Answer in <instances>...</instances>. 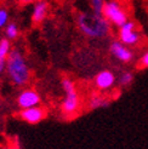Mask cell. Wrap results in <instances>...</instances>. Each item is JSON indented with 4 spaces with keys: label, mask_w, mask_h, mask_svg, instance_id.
<instances>
[{
    "label": "cell",
    "mask_w": 148,
    "mask_h": 149,
    "mask_svg": "<svg viewBox=\"0 0 148 149\" xmlns=\"http://www.w3.org/2000/svg\"><path fill=\"white\" fill-rule=\"evenodd\" d=\"M45 116H46L45 109L39 106L22 109L20 111V118L28 124H38V123L43 121L44 119H45Z\"/></svg>",
    "instance_id": "8"
},
{
    "label": "cell",
    "mask_w": 148,
    "mask_h": 149,
    "mask_svg": "<svg viewBox=\"0 0 148 149\" xmlns=\"http://www.w3.org/2000/svg\"><path fill=\"white\" fill-rule=\"evenodd\" d=\"M91 5V9L95 13H100L102 15V10H103V5H105V0H89Z\"/></svg>",
    "instance_id": "15"
},
{
    "label": "cell",
    "mask_w": 148,
    "mask_h": 149,
    "mask_svg": "<svg viewBox=\"0 0 148 149\" xmlns=\"http://www.w3.org/2000/svg\"><path fill=\"white\" fill-rule=\"evenodd\" d=\"M94 83H95V86H96L97 90H100V91H107V90H109V88H112L114 86V84H115V75L110 70L105 69V70L100 72L97 75H96Z\"/></svg>",
    "instance_id": "9"
},
{
    "label": "cell",
    "mask_w": 148,
    "mask_h": 149,
    "mask_svg": "<svg viewBox=\"0 0 148 149\" xmlns=\"http://www.w3.org/2000/svg\"><path fill=\"white\" fill-rule=\"evenodd\" d=\"M61 85L64 91V100L62 102L61 110L64 115L72 116L79 110V106H80L79 95L77 92L73 80H71L69 78H63L61 81Z\"/></svg>",
    "instance_id": "3"
},
{
    "label": "cell",
    "mask_w": 148,
    "mask_h": 149,
    "mask_svg": "<svg viewBox=\"0 0 148 149\" xmlns=\"http://www.w3.org/2000/svg\"><path fill=\"white\" fill-rule=\"evenodd\" d=\"M109 52L114 58L121 63H130L134 59V52L129 46L124 45L119 40H114L109 45Z\"/></svg>",
    "instance_id": "6"
},
{
    "label": "cell",
    "mask_w": 148,
    "mask_h": 149,
    "mask_svg": "<svg viewBox=\"0 0 148 149\" xmlns=\"http://www.w3.org/2000/svg\"><path fill=\"white\" fill-rule=\"evenodd\" d=\"M5 69H6V61H1V59H0V74Z\"/></svg>",
    "instance_id": "18"
},
{
    "label": "cell",
    "mask_w": 148,
    "mask_h": 149,
    "mask_svg": "<svg viewBox=\"0 0 148 149\" xmlns=\"http://www.w3.org/2000/svg\"><path fill=\"white\" fill-rule=\"evenodd\" d=\"M102 15L110 24L121 27L128 21V15L117 0H108L103 5Z\"/></svg>",
    "instance_id": "4"
},
{
    "label": "cell",
    "mask_w": 148,
    "mask_h": 149,
    "mask_svg": "<svg viewBox=\"0 0 148 149\" xmlns=\"http://www.w3.org/2000/svg\"><path fill=\"white\" fill-rule=\"evenodd\" d=\"M49 12V4L45 0H39L36 1L33 9V13H32V21L33 23H41V22L45 19V17L47 16Z\"/></svg>",
    "instance_id": "10"
},
{
    "label": "cell",
    "mask_w": 148,
    "mask_h": 149,
    "mask_svg": "<svg viewBox=\"0 0 148 149\" xmlns=\"http://www.w3.org/2000/svg\"><path fill=\"white\" fill-rule=\"evenodd\" d=\"M132 81H134V73L132 72H123L119 77V80H118V83L121 87H128L132 84Z\"/></svg>",
    "instance_id": "13"
},
{
    "label": "cell",
    "mask_w": 148,
    "mask_h": 149,
    "mask_svg": "<svg viewBox=\"0 0 148 149\" xmlns=\"http://www.w3.org/2000/svg\"><path fill=\"white\" fill-rule=\"evenodd\" d=\"M5 149H20L18 147H10V148H5Z\"/></svg>",
    "instance_id": "20"
},
{
    "label": "cell",
    "mask_w": 148,
    "mask_h": 149,
    "mask_svg": "<svg viewBox=\"0 0 148 149\" xmlns=\"http://www.w3.org/2000/svg\"><path fill=\"white\" fill-rule=\"evenodd\" d=\"M40 95L33 88H26L23 90L17 97V104L21 109H27L36 107L40 104Z\"/></svg>",
    "instance_id": "7"
},
{
    "label": "cell",
    "mask_w": 148,
    "mask_h": 149,
    "mask_svg": "<svg viewBox=\"0 0 148 149\" xmlns=\"http://www.w3.org/2000/svg\"><path fill=\"white\" fill-rule=\"evenodd\" d=\"M20 3H22V4H29V3H33V1H35V0H18Z\"/></svg>",
    "instance_id": "19"
},
{
    "label": "cell",
    "mask_w": 148,
    "mask_h": 149,
    "mask_svg": "<svg viewBox=\"0 0 148 149\" xmlns=\"http://www.w3.org/2000/svg\"><path fill=\"white\" fill-rule=\"evenodd\" d=\"M79 31L91 39H103L110 32V23L100 13H79L77 18Z\"/></svg>",
    "instance_id": "1"
},
{
    "label": "cell",
    "mask_w": 148,
    "mask_h": 149,
    "mask_svg": "<svg viewBox=\"0 0 148 149\" xmlns=\"http://www.w3.org/2000/svg\"><path fill=\"white\" fill-rule=\"evenodd\" d=\"M10 52H11V44L9 39H3L0 41V59L1 61H7Z\"/></svg>",
    "instance_id": "12"
},
{
    "label": "cell",
    "mask_w": 148,
    "mask_h": 149,
    "mask_svg": "<svg viewBox=\"0 0 148 149\" xmlns=\"http://www.w3.org/2000/svg\"><path fill=\"white\" fill-rule=\"evenodd\" d=\"M6 72L11 83L16 86H24L31 79V70L24 56L20 50H12L6 61Z\"/></svg>",
    "instance_id": "2"
},
{
    "label": "cell",
    "mask_w": 148,
    "mask_h": 149,
    "mask_svg": "<svg viewBox=\"0 0 148 149\" xmlns=\"http://www.w3.org/2000/svg\"><path fill=\"white\" fill-rule=\"evenodd\" d=\"M5 34L7 36V39H10V40L16 39L18 36V27H17V24L16 23L6 24V27H5Z\"/></svg>",
    "instance_id": "14"
},
{
    "label": "cell",
    "mask_w": 148,
    "mask_h": 149,
    "mask_svg": "<svg viewBox=\"0 0 148 149\" xmlns=\"http://www.w3.org/2000/svg\"><path fill=\"white\" fill-rule=\"evenodd\" d=\"M138 67L141 69H145V68H148V51L146 54L140 58V63H138Z\"/></svg>",
    "instance_id": "17"
},
{
    "label": "cell",
    "mask_w": 148,
    "mask_h": 149,
    "mask_svg": "<svg viewBox=\"0 0 148 149\" xmlns=\"http://www.w3.org/2000/svg\"><path fill=\"white\" fill-rule=\"evenodd\" d=\"M109 104H110V102L106 97L95 93L90 97V100H89V109L90 110H96V109L107 108V107H109Z\"/></svg>",
    "instance_id": "11"
},
{
    "label": "cell",
    "mask_w": 148,
    "mask_h": 149,
    "mask_svg": "<svg viewBox=\"0 0 148 149\" xmlns=\"http://www.w3.org/2000/svg\"><path fill=\"white\" fill-rule=\"evenodd\" d=\"M9 21V12L5 9H0V28H4Z\"/></svg>",
    "instance_id": "16"
},
{
    "label": "cell",
    "mask_w": 148,
    "mask_h": 149,
    "mask_svg": "<svg viewBox=\"0 0 148 149\" xmlns=\"http://www.w3.org/2000/svg\"><path fill=\"white\" fill-rule=\"evenodd\" d=\"M119 41H121L126 46H135L141 40V34L136 31V24L132 21H126L119 27Z\"/></svg>",
    "instance_id": "5"
}]
</instances>
